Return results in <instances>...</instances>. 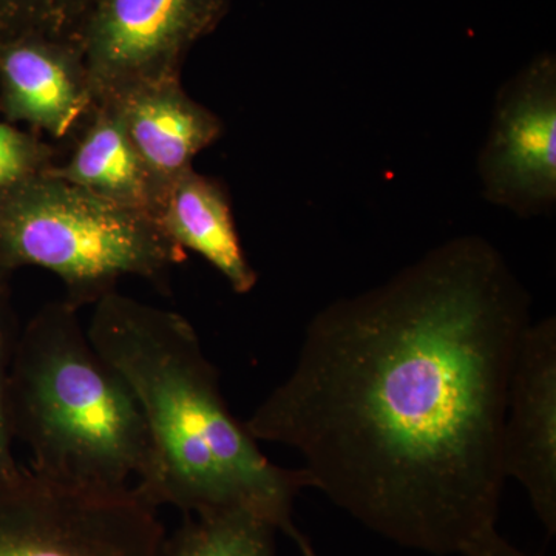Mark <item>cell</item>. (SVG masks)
Returning <instances> with one entry per match:
<instances>
[{"label":"cell","mask_w":556,"mask_h":556,"mask_svg":"<svg viewBox=\"0 0 556 556\" xmlns=\"http://www.w3.org/2000/svg\"><path fill=\"white\" fill-rule=\"evenodd\" d=\"M530 298L482 237L431 249L311 320L244 427L295 448L309 485L378 535L463 554L496 527L508 386Z\"/></svg>","instance_id":"6da1fadb"},{"label":"cell","mask_w":556,"mask_h":556,"mask_svg":"<svg viewBox=\"0 0 556 556\" xmlns=\"http://www.w3.org/2000/svg\"><path fill=\"white\" fill-rule=\"evenodd\" d=\"M91 345L134 391L148 427V470L134 485L150 507L185 515L248 510L311 547L292 507L309 477L270 463L244 422L232 416L218 369L188 318L110 292L94 303Z\"/></svg>","instance_id":"7a4b0ae2"},{"label":"cell","mask_w":556,"mask_h":556,"mask_svg":"<svg viewBox=\"0 0 556 556\" xmlns=\"http://www.w3.org/2000/svg\"><path fill=\"white\" fill-rule=\"evenodd\" d=\"M78 313L51 302L21 329L10 368L11 431L30 448L40 477L102 492L130 489L148 470V427Z\"/></svg>","instance_id":"3957f363"},{"label":"cell","mask_w":556,"mask_h":556,"mask_svg":"<svg viewBox=\"0 0 556 556\" xmlns=\"http://www.w3.org/2000/svg\"><path fill=\"white\" fill-rule=\"evenodd\" d=\"M148 212L119 206L90 190L36 175L0 193V283L27 266L61 278L73 308L94 305L135 276L166 287L185 260Z\"/></svg>","instance_id":"277c9868"},{"label":"cell","mask_w":556,"mask_h":556,"mask_svg":"<svg viewBox=\"0 0 556 556\" xmlns=\"http://www.w3.org/2000/svg\"><path fill=\"white\" fill-rule=\"evenodd\" d=\"M164 540L134 486L78 489L27 468L0 478V556H160Z\"/></svg>","instance_id":"5b68a950"},{"label":"cell","mask_w":556,"mask_h":556,"mask_svg":"<svg viewBox=\"0 0 556 556\" xmlns=\"http://www.w3.org/2000/svg\"><path fill=\"white\" fill-rule=\"evenodd\" d=\"M230 0H98L79 33L94 104L179 79L199 40L215 30Z\"/></svg>","instance_id":"8992f818"},{"label":"cell","mask_w":556,"mask_h":556,"mask_svg":"<svg viewBox=\"0 0 556 556\" xmlns=\"http://www.w3.org/2000/svg\"><path fill=\"white\" fill-rule=\"evenodd\" d=\"M484 197L521 218L556 203V62L543 54L497 93L478 160Z\"/></svg>","instance_id":"52a82bcc"},{"label":"cell","mask_w":556,"mask_h":556,"mask_svg":"<svg viewBox=\"0 0 556 556\" xmlns=\"http://www.w3.org/2000/svg\"><path fill=\"white\" fill-rule=\"evenodd\" d=\"M504 473L525 486L548 535L556 533V320L522 332L508 386Z\"/></svg>","instance_id":"ba28073f"},{"label":"cell","mask_w":556,"mask_h":556,"mask_svg":"<svg viewBox=\"0 0 556 556\" xmlns=\"http://www.w3.org/2000/svg\"><path fill=\"white\" fill-rule=\"evenodd\" d=\"M94 105L75 40L40 33L0 38V112L10 123L64 139L83 129Z\"/></svg>","instance_id":"9c48e42d"},{"label":"cell","mask_w":556,"mask_h":556,"mask_svg":"<svg viewBox=\"0 0 556 556\" xmlns=\"http://www.w3.org/2000/svg\"><path fill=\"white\" fill-rule=\"evenodd\" d=\"M109 102L118 110L163 200L172 182L192 169L195 156L223 134L222 119L192 100L181 79L146 84Z\"/></svg>","instance_id":"30bf717a"},{"label":"cell","mask_w":556,"mask_h":556,"mask_svg":"<svg viewBox=\"0 0 556 556\" xmlns=\"http://www.w3.org/2000/svg\"><path fill=\"white\" fill-rule=\"evenodd\" d=\"M156 222L172 243L201 255L237 294H248L258 276L241 244L232 204L217 179L186 170L164 195Z\"/></svg>","instance_id":"8fae6325"},{"label":"cell","mask_w":556,"mask_h":556,"mask_svg":"<svg viewBox=\"0 0 556 556\" xmlns=\"http://www.w3.org/2000/svg\"><path fill=\"white\" fill-rule=\"evenodd\" d=\"M72 155L47 170L119 206L156 219L163 197L112 102L94 105Z\"/></svg>","instance_id":"7c38bea8"},{"label":"cell","mask_w":556,"mask_h":556,"mask_svg":"<svg viewBox=\"0 0 556 556\" xmlns=\"http://www.w3.org/2000/svg\"><path fill=\"white\" fill-rule=\"evenodd\" d=\"M278 530L248 510L186 515L164 540L160 556H278Z\"/></svg>","instance_id":"4fadbf2b"},{"label":"cell","mask_w":556,"mask_h":556,"mask_svg":"<svg viewBox=\"0 0 556 556\" xmlns=\"http://www.w3.org/2000/svg\"><path fill=\"white\" fill-rule=\"evenodd\" d=\"M98 0H0V38L40 33L75 40Z\"/></svg>","instance_id":"5bb4252c"},{"label":"cell","mask_w":556,"mask_h":556,"mask_svg":"<svg viewBox=\"0 0 556 556\" xmlns=\"http://www.w3.org/2000/svg\"><path fill=\"white\" fill-rule=\"evenodd\" d=\"M56 150L38 135L20 130L11 123L0 121V193L51 169Z\"/></svg>","instance_id":"9a60e30c"},{"label":"cell","mask_w":556,"mask_h":556,"mask_svg":"<svg viewBox=\"0 0 556 556\" xmlns=\"http://www.w3.org/2000/svg\"><path fill=\"white\" fill-rule=\"evenodd\" d=\"M20 332L9 289L0 283V478L13 477L22 468L13 453L14 437L9 415L10 368Z\"/></svg>","instance_id":"2e32d148"},{"label":"cell","mask_w":556,"mask_h":556,"mask_svg":"<svg viewBox=\"0 0 556 556\" xmlns=\"http://www.w3.org/2000/svg\"><path fill=\"white\" fill-rule=\"evenodd\" d=\"M464 556H532L519 551L497 533L496 527L485 530L481 535L473 538L464 548Z\"/></svg>","instance_id":"e0dca14e"}]
</instances>
